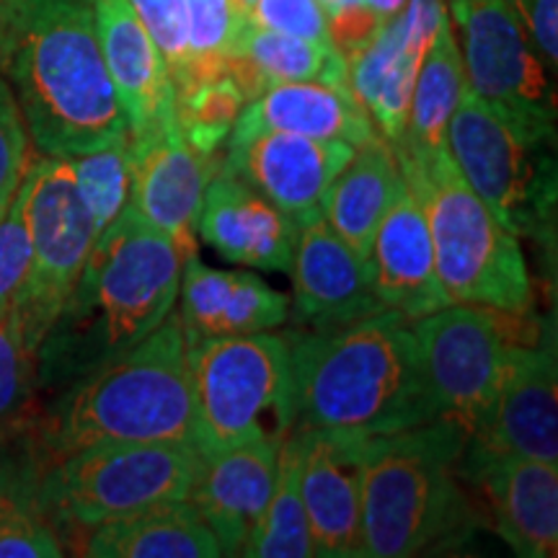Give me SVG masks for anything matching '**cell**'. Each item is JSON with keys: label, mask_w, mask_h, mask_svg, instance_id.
I'll return each instance as SVG.
<instances>
[{"label": "cell", "mask_w": 558, "mask_h": 558, "mask_svg": "<svg viewBox=\"0 0 558 558\" xmlns=\"http://www.w3.org/2000/svg\"><path fill=\"white\" fill-rule=\"evenodd\" d=\"M186 254L124 205L37 349V390L54 396L150 337L177 308Z\"/></svg>", "instance_id": "cell-1"}, {"label": "cell", "mask_w": 558, "mask_h": 558, "mask_svg": "<svg viewBox=\"0 0 558 558\" xmlns=\"http://www.w3.org/2000/svg\"><path fill=\"white\" fill-rule=\"evenodd\" d=\"M282 337L292 362L295 427L375 437L437 418L422 349L399 311Z\"/></svg>", "instance_id": "cell-2"}, {"label": "cell", "mask_w": 558, "mask_h": 558, "mask_svg": "<svg viewBox=\"0 0 558 558\" xmlns=\"http://www.w3.org/2000/svg\"><path fill=\"white\" fill-rule=\"evenodd\" d=\"M3 75L39 156L73 158L130 137L94 0H19Z\"/></svg>", "instance_id": "cell-3"}, {"label": "cell", "mask_w": 558, "mask_h": 558, "mask_svg": "<svg viewBox=\"0 0 558 558\" xmlns=\"http://www.w3.org/2000/svg\"><path fill=\"white\" fill-rule=\"evenodd\" d=\"M109 442H179L194 448L186 337L169 318L130 352L54 396L39 424L45 463Z\"/></svg>", "instance_id": "cell-4"}, {"label": "cell", "mask_w": 558, "mask_h": 558, "mask_svg": "<svg viewBox=\"0 0 558 558\" xmlns=\"http://www.w3.org/2000/svg\"><path fill=\"white\" fill-rule=\"evenodd\" d=\"M469 432L448 418L367 437L362 473V558H409L450 548L473 530L460 488Z\"/></svg>", "instance_id": "cell-5"}, {"label": "cell", "mask_w": 558, "mask_h": 558, "mask_svg": "<svg viewBox=\"0 0 558 558\" xmlns=\"http://www.w3.org/2000/svg\"><path fill=\"white\" fill-rule=\"evenodd\" d=\"M429 226L437 279L450 303L527 313L533 279L522 243L471 190L450 150L414 158L393 148Z\"/></svg>", "instance_id": "cell-6"}, {"label": "cell", "mask_w": 558, "mask_h": 558, "mask_svg": "<svg viewBox=\"0 0 558 558\" xmlns=\"http://www.w3.org/2000/svg\"><path fill=\"white\" fill-rule=\"evenodd\" d=\"M556 128L469 88L448 128V150L471 190L518 239L556 243Z\"/></svg>", "instance_id": "cell-7"}, {"label": "cell", "mask_w": 558, "mask_h": 558, "mask_svg": "<svg viewBox=\"0 0 558 558\" xmlns=\"http://www.w3.org/2000/svg\"><path fill=\"white\" fill-rule=\"evenodd\" d=\"M194 448L213 456L254 439L279 442L295 427L290 349L282 333L199 339L186 344Z\"/></svg>", "instance_id": "cell-8"}, {"label": "cell", "mask_w": 558, "mask_h": 558, "mask_svg": "<svg viewBox=\"0 0 558 558\" xmlns=\"http://www.w3.org/2000/svg\"><path fill=\"white\" fill-rule=\"evenodd\" d=\"M199 452L179 442H109L45 463L41 501L54 525L88 533L101 522L186 499Z\"/></svg>", "instance_id": "cell-9"}, {"label": "cell", "mask_w": 558, "mask_h": 558, "mask_svg": "<svg viewBox=\"0 0 558 558\" xmlns=\"http://www.w3.org/2000/svg\"><path fill=\"white\" fill-rule=\"evenodd\" d=\"M522 316L525 313L450 303L411 320L437 418L458 424L469 437L478 429L505 383L514 347L527 341L520 329Z\"/></svg>", "instance_id": "cell-10"}, {"label": "cell", "mask_w": 558, "mask_h": 558, "mask_svg": "<svg viewBox=\"0 0 558 558\" xmlns=\"http://www.w3.org/2000/svg\"><path fill=\"white\" fill-rule=\"evenodd\" d=\"M26 222L32 235V267L13 305L21 339L37 349L68 303L86 267L96 230L75 186L68 158L39 156L26 171Z\"/></svg>", "instance_id": "cell-11"}, {"label": "cell", "mask_w": 558, "mask_h": 558, "mask_svg": "<svg viewBox=\"0 0 558 558\" xmlns=\"http://www.w3.org/2000/svg\"><path fill=\"white\" fill-rule=\"evenodd\" d=\"M460 32L465 83L481 99L556 122L548 65L509 0H448Z\"/></svg>", "instance_id": "cell-12"}, {"label": "cell", "mask_w": 558, "mask_h": 558, "mask_svg": "<svg viewBox=\"0 0 558 558\" xmlns=\"http://www.w3.org/2000/svg\"><path fill=\"white\" fill-rule=\"evenodd\" d=\"M300 494L316 556L362 558V473L367 437L295 427Z\"/></svg>", "instance_id": "cell-13"}, {"label": "cell", "mask_w": 558, "mask_h": 558, "mask_svg": "<svg viewBox=\"0 0 558 558\" xmlns=\"http://www.w3.org/2000/svg\"><path fill=\"white\" fill-rule=\"evenodd\" d=\"M445 19V0H407L369 45L349 58V88L390 145L403 137L418 68Z\"/></svg>", "instance_id": "cell-14"}, {"label": "cell", "mask_w": 558, "mask_h": 558, "mask_svg": "<svg viewBox=\"0 0 558 558\" xmlns=\"http://www.w3.org/2000/svg\"><path fill=\"white\" fill-rule=\"evenodd\" d=\"M492 507L494 530L522 558H550L558 548V469L556 463L497 452L469 439L460 458Z\"/></svg>", "instance_id": "cell-15"}, {"label": "cell", "mask_w": 558, "mask_h": 558, "mask_svg": "<svg viewBox=\"0 0 558 558\" xmlns=\"http://www.w3.org/2000/svg\"><path fill=\"white\" fill-rule=\"evenodd\" d=\"M290 271L292 320L300 329H337L388 311L375 290L373 262L360 259L324 215L298 226Z\"/></svg>", "instance_id": "cell-16"}, {"label": "cell", "mask_w": 558, "mask_h": 558, "mask_svg": "<svg viewBox=\"0 0 558 558\" xmlns=\"http://www.w3.org/2000/svg\"><path fill=\"white\" fill-rule=\"evenodd\" d=\"M344 140H316L292 132H262L226 145L222 169L246 181L254 192L300 222L320 215V199L352 158Z\"/></svg>", "instance_id": "cell-17"}, {"label": "cell", "mask_w": 558, "mask_h": 558, "mask_svg": "<svg viewBox=\"0 0 558 558\" xmlns=\"http://www.w3.org/2000/svg\"><path fill=\"white\" fill-rule=\"evenodd\" d=\"M128 205L148 226L177 243L186 256L197 251V226L207 181L220 171L190 148L179 122L143 137H128Z\"/></svg>", "instance_id": "cell-18"}, {"label": "cell", "mask_w": 558, "mask_h": 558, "mask_svg": "<svg viewBox=\"0 0 558 558\" xmlns=\"http://www.w3.org/2000/svg\"><path fill=\"white\" fill-rule=\"evenodd\" d=\"M469 439L486 450L558 463V365L554 339L514 347L497 399Z\"/></svg>", "instance_id": "cell-19"}, {"label": "cell", "mask_w": 558, "mask_h": 558, "mask_svg": "<svg viewBox=\"0 0 558 558\" xmlns=\"http://www.w3.org/2000/svg\"><path fill=\"white\" fill-rule=\"evenodd\" d=\"M279 473V442L254 439L199 456L186 499L218 538L222 556H241L243 543L267 509Z\"/></svg>", "instance_id": "cell-20"}, {"label": "cell", "mask_w": 558, "mask_h": 558, "mask_svg": "<svg viewBox=\"0 0 558 558\" xmlns=\"http://www.w3.org/2000/svg\"><path fill=\"white\" fill-rule=\"evenodd\" d=\"M96 32L130 137L177 124V90L130 0H94Z\"/></svg>", "instance_id": "cell-21"}, {"label": "cell", "mask_w": 558, "mask_h": 558, "mask_svg": "<svg viewBox=\"0 0 558 558\" xmlns=\"http://www.w3.org/2000/svg\"><path fill=\"white\" fill-rule=\"evenodd\" d=\"M179 326L186 344L199 339L275 331L290 316L288 295L254 271L207 267L192 251L181 267Z\"/></svg>", "instance_id": "cell-22"}, {"label": "cell", "mask_w": 558, "mask_h": 558, "mask_svg": "<svg viewBox=\"0 0 558 558\" xmlns=\"http://www.w3.org/2000/svg\"><path fill=\"white\" fill-rule=\"evenodd\" d=\"M197 230L202 241L230 264L262 271L292 267L295 222L222 166L207 181Z\"/></svg>", "instance_id": "cell-23"}, {"label": "cell", "mask_w": 558, "mask_h": 558, "mask_svg": "<svg viewBox=\"0 0 558 558\" xmlns=\"http://www.w3.org/2000/svg\"><path fill=\"white\" fill-rule=\"evenodd\" d=\"M369 262L375 290L388 311L416 320L450 305L437 279L427 218L407 184L380 220Z\"/></svg>", "instance_id": "cell-24"}, {"label": "cell", "mask_w": 558, "mask_h": 558, "mask_svg": "<svg viewBox=\"0 0 558 558\" xmlns=\"http://www.w3.org/2000/svg\"><path fill=\"white\" fill-rule=\"evenodd\" d=\"M292 132L316 140H344L349 145L367 143L380 135L352 88L326 83H277L243 104L226 145L262 135Z\"/></svg>", "instance_id": "cell-25"}, {"label": "cell", "mask_w": 558, "mask_h": 558, "mask_svg": "<svg viewBox=\"0 0 558 558\" xmlns=\"http://www.w3.org/2000/svg\"><path fill=\"white\" fill-rule=\"evenodd\" d=\"M393 145L383 135L354 148L320 199V215L360 259H369L380 220L403 190Z\"/></svg>", "instance_id": "cell-26"}, {"label": "cell", "mask_w": 558, "mask_h": 558, "mask_svg": "<svg viewBox=\"0 0 558 558\" xmlns=\"http://www.w3.org/2000/svg\"><path fill=\"white\" fill-rule=\"evenodd\" d=\"M81 554L90 558H218L222 550L192 501L179 499L90 527Z\"/></svg>", "instance_id": "cell-27"}, {"label": "cell", "mask_w": 558, "mask_h": 558, "mask_svg": "<svg viewBox=\"0 0 558 558\" xmlns=\"http://www.w3.org/2000/svg\"><path fill=\"white\" fill-rule=\"evenodd\" d=\"M226 75L251 101L277 83H326L349 88V60L337 47L290 37L254 26L246 32L226 62Z\"/></svg>", "instance_id": "cell-28"}, {"label": "cell", "mask_w": 558, "mask_h": 558, "mask_svg": "<svg viewBox=\"0 0 558 558\" xmlns=\"http://www.w3.org/2000/svg\"><path fill=\"white\" fill-rule=\"evenodd\" d=\"M465 90H469V83H465L463 58H460L458 34L448 13L432 39L427 58L418 68L407 130L393 148L414 158H432L448 150L450 120Z\"/></svg>", "instance_id": "cell-29"}, {"label": "cell", "mask_w": 558, "mask_h": 558, "mask_svg": "<svg viewBox=\"0 0 558 558\" xmlns=\"http://www.w3.org/2000/svg\"><path fill=\"white\" fill-rule=\"evenodd\" d=\"M45 460L0 458V558H60L65 543L41 501Z\"/></svg>", "instance_id": "cell-30"}, {"label": "cell", "mask_w": 558, "mask_h": 558, "mask_svg": "<svg viewBox=\"0 0 558 558\" xmlns=\"http://www.w3.org/2000/svg\"><path fill=\"white\" fill-rule=\"evenodd\" d=\"M248 558H311L316 556L308 514L300 494V456L295 429L279 445V473L264 514L243 543Z\"/></svg>", "instance_id": "cell-31"}, {"label": "cell", "mask_w": 558, "mask_h": 558, "mask_svg": "<svg viewBox=\"0 0 558 558\" xmlns=\"http://www.w3.org/2000/svg\"><path fill=\"white\" fill-rule=\"evenodd\" d=\"M186 39H190V78L181 90L226 75V62L248 26V16L235 0H184Z\"/></svg>", "instance_id": "cell-32"}, {"label": "cell", "mask_w": 558, "mask_h": 558, "mask_svg": "<svg viewBox=\"0 0 558 558\" xmlns=\"http://www.w3.org/2000/svg\"><path fill=\"white\" fill-rule=\"evenodd\" d=\"M243 104L241 88L228 75L202 81L177 94V122L190 148L209 163L222 166L218 150L228 143Z\"/></svg>", "instance_id": "cell-33"}, {"label": "cell", "mask_w": 558, "mask_h": 558, "mask_svg": "<svg viewBox=\"0 0 558 558\" xmlns=\"http://www.w3.org/2000/svg\"><path fill=\"white\" fill-rule=\"evenodd\" d=\"M73 166L75 186L86 205L96 239L120 218L130 197V145L128 137L107 148L81 153L68 158Z\"/></svg>", "instance_id": "cell-34"}, {"label": "cell", "mask_w": 558, "mask_h": 558, "mask_svg": "<svg viewBox=\"0 0 558 558\" xmlns=\"http://www.w3.org/2000/svg\"><path fill=\"white\" fill-rule=\"evenodd\" d=\"M37 396V357L21 339L11 313L0 316V437L24 429Z\"/></svg>", "instance_id": "cell-35"}, {"label": "cell", "mask_w": 558, "mask_h": 558, "mask_svg": "<svg viewBox=\"0 0 558 558\" xmlns=\"http://www.w3.org/2000/svg\"><path fill=\"white\" fill-rule=\"evenodd\" d=\"M32 267V235L26 222V177L0 215V316L13 311Z\"/></svg>", "instance_id": "cell-36"}, {"label": "cell", "mask_w": 558, "mask_h": 558, "mask_svg": "<svg viewBox=\"0 0 558 558\" xmlns=\"http://www.w3.org/2000/svg\"><path fill=\"white\" fill-rule=\"evenodd\" d=\"M130 5L169 68L173 90H179L190 78L186 3L184 0H130Z\"/></svg>", "instance_id": "cell-37"}, {"label": "cell", "mask_w": 558, "mask_h": 558, "mask_svg": "<svg viewBox=\"0 0 558 558\" xmlns=\"http://www.w3.org/2000/svg\"><path fill=\"white\" fill-rule=\"evenodd\" d=\"M32 137L11 83L0 73V215L11 205L32 166Z\"/></svg>", "instance_id": "cell-38"}, {"label": "cell", "mask_w": 558, "mask_h": 558, "mask_svg": "<svg viewBox=\"0 0 558 558\" xmlns=\"http://www.w3.org/2000/svg\"><path fill=\"white\" fill-rule=\"evenodd\" d=\"M248 21L262 29L333 47L329 24L316 0H256L248 11Z\"/></svg>", "instance_id": "cell-39"}, {"label": "cell", "mask_w": 558, "mask_h": 558, "mask_svg": "<svg viewBox=\"0 0 558 558\" xmlns=\"http://www.w3.org/2000/svg\"><path fill=\"white\" fill-rule=\"evenodd\" d=\"M324 11L333 47L349 60L378 34L383 21L365 0H316Z\"/></svg>", "instance_id": "cell-40"}, {"label": "cell", "mask_w": 558, "mask_h": 558, "mask_svg": "<svg viewBox=\"0 0 558 558\" xmlns=\"http://www.w3.org/2000/svg\"><path fill=\"white\" fill-rule=\"evenodd\" d=\"M550 70L558 62V0H509Z\"/></svg>", "instance_id": "cell-41"}, {"label": "cell", "mask_w": 558, "mask_h": 558, "mask_svg": "<svg viewBox=\"0 0 558 558\" xmlns=\"http://www.w3.org/2000/svg\"><path fill=\"white\" fill-rule=\"evenodd\" d=\"M19 16V0H0V73L5 70L9 62L13 29H16Z\"/></svg>", "instance_id": "cell-42"}, {"label": "cell", "mask_w": 558, "mask_h": 558, "mask_svg": "<svg viewBox=\"0 0 558 558\" xmlns=\"http://www.w3.org/2000/svg\"><path fill=\"white\" fill-rule=\"evenodd\" d=\"M365 3L375 11V16H378L383 24H386L388 19H393L396 13L407 5V0H365Z\"/></svg>", "instance_id": "cell-43"}, {"label": "cell", "mask_w": 558, "mask_h": 558, "mask_svg": "<svg viewBox=\"0 0 558 558\" xmlns=\"http://www.w3.org/2000/svg\"><path fill=\"white\" fill-rule=\"evenodd\" d=\"M254 3H256V0H235V5H239V9L246 13V16H248V11L254 9Z\"/></svg>", "instance_id": "cell-44"}, {"label": "cell", "mask_w": 558, "mask_h": 558, "mask_svg": "<svg viewBox=\"0 0 558 558\" xmlns=\"http://www.w3.org/2000/svg\"><path fill=\"white\" fill-rule=\"evenodd\" d=\"M5 442H9V439H5V437H0V452H3V448H5Z\"/></svg>", "instance_id": "cell-45"}]
</instances>
